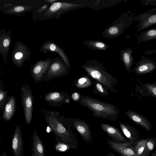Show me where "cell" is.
<instances>
[{"label": "cell", "mask_w": 156, "mask_h": 156, "mask_svg": "<svg viewBox=\"0 0 156 156\" xmlns=\"http://www.w3.org/2000/svg\"><path fill=\"white\" fill-rule=\"evenodd\" d=\"M152 156H156V154L155 153L154 154H153V155Z\"/></svg>", "instance_id": "40"}, {"label": "cell", "mask_w": 156, "mask_h": 156, "mask_svg": "<svg viewBox=\"0 0 156 156\" xmlns=\"http://www.w3.org/2000/svg\"><path fill=\"white\" fill-rule=\"evenodd\" d=\"M110 156H115L113 154H112V155H110Z\"/></svg>", "instance_id": "41"}, {"label": "cell", "mask_w": 156, "mask_h": 156, "mask_svg": "<svg viewBox=\"0 0 156 156\" xmlns=\"http://www.w3.org/2000/svg\"><path fill=\"white\" fill-rule=\"evenodd\" d=\"M45 121L51 128L55 137V140L68 145L71 149H78V143L76 135L71 128L65 125L59 113L55 111H46L43 109Z\"/></svg>", "instance_id": "1"}, {"label": "cell", "mask_w": 156, "mask_h": 156, "mask_svg": "<svg viewBox=\"0 0 156 156\" xmlns=\"http://www.w3.org/2000/svg\"><path fill=\"white\" fill-rule=\"evenodd\" d=\"M120 128L129 142L134 143L139 140V131L133 126L119 122Z\"/></svg>", "instance_id": "20"}, {"label": "cell", "mask_w": 156, "mask_h": 156, "mask_svg": "<svg viewBox=\"0 0 156 156\" xmlns=\"http://www.w3.org/2000/svg\"><path fill=\"white\" fill-rule=\"evenodd\" d=\"M144 5H150L156 6V0H142Z\"/></svg>", "instance_id": "30"}, {"label": "cell", "mask_w": 156, "mask_h": 156, "mask_svg": "<svg viewBox=\"0 0 156 156\" xmlns=\"http://www.w3.org/2000/svg\"><path fill=\"white\" fill-rule=\"evenodd\" d=\"M147 140L143 139L134 143L136 156H149L151 151L147 147Z\"/></svg>", "instance_id": "22"}, {"label": "cell", "mask_w": 156, "mask_h": 156, "mask_svg": "<svg viewBox=\"0 0 156 156\" xmlns=\"http://www.w3.org/2000/svg\"><path fill=\"white\" fill-rule=\"evenodd\" d=\"M100 126L103 130L114 140V141L122 143L129 142L116 127L103 123L100 124Z\"/></svg>", "instance_id": "18"}, {"label": "cell", "mask_w": 156, "mask_h": 156, "mask_svg": "<svg viewBox=\"0 0 156 156\" xmlns=\"http://www.w3.org/2000/svg\"><path fill=\"white\" fill-rule=\"evenodd\" d=\"M139 84H136L135 92L141 96L156 98V82L150 83H143L139 79L137 78Z\"/></svg>", "instance_id": "16"}, {"label": "cell", "mask_w": 156, "mask_h": 156, "mask_svg": "<svg viewBox=\"0 0 156 156\" xmlns=\"http://www.w3.org/2000/svg\"><path fill=\"white\" fill-rule=\"evenodd\" d=\"M31 150L34 156H45V149L43 142L36 130L34 131L32 138Z\"/></svg>", "instance_id": "19"}, {"label": "cell", "mask_w": 156, "mask_h": 156, "mask_svg": "<svg viewBox=\"0 0 156 156\" xmlns=\"http://www.w3.org/2000/svg\"><path fill=\"white\" fill-rule=\"evenodd\" d=\"M61 117L65 125L75 129L86 143H88L91 141V132L87 123L78 118H65L63 115H61Z\"/></svg>", "instance_id": "6"}, {"label": "cell", "mask_w": 156, "mask_h": 156, "mask_svg": "<svg viewBox=\"0 0 156 156\" xmlns=\"http://www.w3.org/2000/svg\"><path fill=\"white\" fill-rule=\"evenodd\" d=\"M32 156H34V155L33 154H32Z\"/></svg>", "instance_id": "42"}, {"label": "cell", "mask_w": 156, "mask_h": 156, "mask_svg": "<svg viewBox=\"0 0 156 156\" xmlns=\"http://www.w3.org/2000/svg\"><path fill=\"white\" fill-rule=\"evenodd\" d=\"M120 59L123 62L126 70L128 73L133 72L131 66L133 63L134 60L132 54L133 51L132 48L128 47L119 51Z\"/></svg>", "instance_id": "21"}, {"label": "cell", "mask_w": 156, "mask_h": 156, "mask_svg": "<svg viewBox=\"0 0 156 156\" xmlns=\"http://www.w3.org/2000/svg\"><path fill=\"white\" fill-rule=\"evenodd\" d=\"M80 67L83 68L91 78L101 84L108 90L112 93L118 91L113 87L117 79L107 71L106 67L95 59L87 61Z\"/></svg>", "instance_id": "3"}, {"label": "cell", "mask_w": 156, "mask_h": 156, "mask_svg": "<svg viewBox=\"0 0 156 156\" xmlns=\"http://www.w3.org/2000/svg\"><path fill=\"white\" fill-rule=\"evenodd\" d=\"M71 98L68 94L62 91L49 92L45 95L44 99L49 105L56 107L69 103Z\"/></svg>", "instance_id": "11"}, {"label": "cell", "mask_w": 156, "mask_h": 156, "mask_svg": "<svg viewBox=\"0 0 156 156\" xmlns=\"http://www.w3.org/2000/svg\"><path fill=\"white\" fill-rule=\"evenodd\" d=\"M135 16V13L128 10L105 28L101 35L105 38L110 39L119 36L132 23Z\"/></svg>", "instance_id": "5"}, {"label": "cell", "mask_w": 156, "mask_h": 156, "mask_svg": "<svg viewBox=\"0 0 156 156\" xmlns=\"http://www.w3.org/2000/svg\"><path fill=\"white\" fill-rule=\"evenodd\" d=\"M0 146H1V137L0 135Z\"/></svg>", "instance_id": "39"}, {"label": "cell", "mask_w": 156, "mask_h": 156, "mask_svg": "<svg viewBox=\"0 0 156 156\" xmlns=\"http://www.w3.org/2000/svg\"><path fill=\"white\" fill-rule=\"evenodd\" d=\"M24 9V7L21 6H18L15 7L14 10L16 12H20L23 11Z\"/></svg>", "instance_id": "34"}, {"label": "cell", "mask_w": 156, "mask_h": 156, "mask_svg": "<svg viewBox=\"0 0 156 156\" xmlns=\"http://www.w3.org/2000/svg\"><path fill=\"white\" fill-rule=\"evenodd\" d=\"M88 7L87 1H77L75 2H59L51 5L38 17L39 20H47L53 18L59 19L66 13L78 9Z\"/></svg>", "instance_id": "4"}, {"label": "cell", "mask_w": 156, "mask_h": 156, "mask_svg": "<svg viewBox=\"0 0 156 156\" xmlns=\"http://www.w3.org/2000/svg\"><path fill=\"white\" fill-rule=\"evenodd\" d=\"M140 59L135 63V66L132 69L135 74L137 75L151 73L156 69V62L153 59L141 56Z\"/></svg>", "instance_id": "10"}, {"label": "cell", "mask_w": 156, "mask_h": 156, "mask_svg": "<svg viewBox=\"0 0 156 156\" xmlns=\"http://www.w3.org/2000/svg\"><path fill=\"white\" fill-rule=\"evenodd\" d=\"M21 91L25 119L27 124H29L32 117L33 96L30 87L27 84H25L22 87Z\"/></svg>", "instance_id": "8"}, {"label": "cell", "mask_w": 156, "mask_h": 156, "mask_svg": "<svg viewBox=\"0 0 156 156\" xmlns=\"http://www.w3.org/2000/svg\"><path fill=\"white\" fill-rule=\"evenodd\" d=\"M0 156H7L5 152H3L2 154L0 155Z\"/></svg>", "instance_id": "38"}, {"label": "cell", "mask_w": 156, "mask_h": 156, "mask_svg": "<svg viewBox=\"0 0 156 156\" xmlns=\"http://www.w3.org/2000/svg\"><path fill=\"white\" fill-rule=\"evenodd\" d=\"M77 102L93 111L92 115L95 117L115 122L118 117L119 109L112 104L81 95Z\"/></svg>", "instance_id": "2"}, {"label": "cell", "mask_w": 156, "mask_h": 156, "mask_svg": "<svg viewBox=\"0 0 156 156\" xmlns=\"http://www.w3.org/2000/svg\"><path fill=\"white\" fill-rule=\"evenodd\" d=\"M40 51L44 53L48 51L56 52L60 56L68 68H70V61L66 53L62 48L56 43L51 41H46L42 44Z\"/></svg>", "instance_id": "14"}, {"label": "cell", "mask_w": 156, "mask_h": 156, "mask_svg": "<svg viewBox=\"0 0 156 156\" xmlns=\"http://www.w3.org/2000/svg\"><path fill=\"white\" fill-rule=\"evenodd\" d=\"M138 40L137 44L147 42L156 39V28H151L145 30L140 33L137 38Z\"/></svg>", "instance_id": "23"}, {"label": "cell", "mask_w": 156, "mask_h": 156, "mask_svg": "<svg viewBox=\"0 0 156 156\" xmlns=\"http://www.w3.org/2000/svg\"><path fill=\"white\" fill-rule=\"evenodd\" d=\"M50 5V4L45 2L44 5L39 7L37 11L38 17L43 13Z\"/></svg>", "instance_id": "28"}, {"label": "cell", "mask_w": 156, "mask_h": 156, "mask_svg": "<svg viewBox=\"0 0 156 156\" xmlns=\"http://www.w3.org/2000/svg\"><path fill=\"white\" fill-rule=\"evenodd\" d=\"M15 107V100L14 96L12 97L6 105L3 113V118L7 121L12 118L14 112Z\"/></svg>", "instance_id": "25"}, {"label": "cell", "mask_w": 156, "mask_h": 156, "mask_svg": "<svg viewBox=\"0 0 156 156\" xmlns=\"http://www.w3.org/2000/svg\"><path fill=\"white\" fill-rule=\"evenodd\" d=\"M12 148L15 156H24L23 143L20 126H16L12 141Z\"/></svg>", "instance_id": "15"}, {"label": "cell", "mask_w": 156, "mask_h": 156, "mask_svg": "<svg viewBox=\"0 0 156 156\" xmlns=\"http://www.w3.org/2000/svg\"><path fill=\"white\" fill-rule=\"evenodd\" d=\"M156 50H150L145 51L144 53V54H147V55H150V54H153V53H156Z\"/></svg>", "instance_id": "36"}, {"label": "cell", "mask_w": 156, "mask_h": 156, "mask_svg": "<svg viewBox=\"0 0 156 156\" xmlns=\"http://www.w3.org/2000/svg\"><path fill=\"white\" fill-rule=\"evenodd\" d=\"M6 97V92L2 90H0V105L2 104L5 100Z\"/></svg>", "instance_id": "31"}, {"label": "cell", "mask_w": 156, "mask_h": 156, "mask_svg": "<svg viewBox=\"0 0 156 156\" xmlns=\"http://www.w3.org/2000/svg\"><path fill=\"white\" fill-rule=\"evenodd\" d=\"M23 56V53L20 52H17L15 55V58L16 59H21Z\"/></svg>", "instance_id": "33"}, {"label": "cell", "mask_w": 156, "mask_h": 156, "mask_svg": "<svg viewBox=\"0 0 156 156\" xmlns=\"http://www.w3.org/2000/svg\"><path fill=\"white\" fill-rule=\"evenodd\" d=\"M83 44L92 50L105 51L109 47L108 44L103 41L94 40L84 41Z\"/></svg>", "instance_id": "24"}, {"label": "cell", "mask_w": 156, "mask_h": 156, "mask_svg": "<svg viewBox=\"0 0 156 156\" xmlns=\"http://www.w3.org/2000/svg\"><path fill=\"white\" fill-rule=\"evenodd\" d=\"M51 60V57L45 60H41L33 65L31 69V75L36 82L42 81L43 77L49 68Z\"/></svg>", "instance_id": "12"}, {"label": "cell", "mask_w": 156, "mask_h": 156, "mask_svg": "<svg viewBox=\"0 0 156 156\" xmlns=\"http://www.w3.org/2000/svg\"><path fill=\"white\" fill-rule=\"evenodd\" d=\"M59 0H43V1L51 5L53 3L59 1Z\"/></svg>", "instance_id": "35"}, {"label": "cell", "mask_w": 156, "mask_h": 156, "mask_svg": "<svg viewBox=\"0 0 156 156\" xmlns=\"http://www.w3.org/2000/svg\"><path fill=\"white\" fill-rule=\"evenodd\" d=\"M126 115L135 123L138 124L149 131L152 128L151 122L144 115L130 110L126 111Z\"/></svg>", "instance_id": "17"}, {"label": "cell", "mask_w": 156, "mask_h": 156, "mask_svg": "<svg viewBox=\"0 0 156 156\" xmlns=\"http://www.w3.org/2000/svg\"><path fill=\"white\" fill-rule=\"evenodd\" d=\"M69 68L60 57L52 59L49 68L43 77L42 81L46 80L49 82L54 78L66 76L68 73Z\"/></svg>", "instance_id": "7"}, {"label": "cell", "mask_w": 156, "mask_h": 156, "mask_svg": "<svg viewBox=\"0 0 156 156\" xmlns=\"http://www.w3.org/2000/svg\"><path fill=\"white\" fill-rule=\"evenodd\" d=\"M93 82L88 76L80 77L75 83V85L78 88H83L90 87L93 85Z\"/></svg>", "instance_id": "26"}, {"label": "cell", "mask_w": 156, "mask_h": 156, "mask_svg": "<svg viewBox=\"0 0 156 156\" xmlns=\"http://www.w3.org/2000/svg\"><path fill=\"white\" fill-rule=\"evenodd\" d=\"M133 20L139 22L136 26V27H138L136 30L137 32H139L155 24L156 23V7L135 16Z\"/></svg>", "instance_id": "9"}, {"label": "cell", "mask_w": 156, "mask_h": 156, "mask_svg": "<svg viewBox=\"0 0 156 156\" xmlns=\"http://www.w3.org/2000/svg\"><path fill=\"white\" fill-rule=\"evenodd\" d=\"M156 143L155 139H148L147 145L148 148L150 151H151L154 148Z\"/></svg>", "instance_id": "29"}, {"label": "cell", "mask_w": 156, "mask_h": 156, "mask_svg": "<svg viewBox=\"0 0 156 156\" xmlns=\"http://www.w3.org/2000/svg\"><path fill=\"white\" fill-rule=\"evenodd\" d=\"M9 40L8 39H5L3 42V45L5 47H7L9 45Z\"/></svg>", "instance_id": "37"}, {"label": "cell", "mask_w": 156, "mask_h": 156, "mask_svg": "<svg viewBox=\"0 0 156 156\" xmlns=\"http://www.w3.org/2000/svg\"><path fill=\"white\" fill-rule=\"evenodd\" d=\"M80 95L77 92H75L72 94L71 98L75 101H77L80 99Z\"/></svg>", "instance_id": "32"}, {"label": "cell", "mask_w": 156, "mask_h": 156, "mask_svg": "<svg viewBox=\"0 0 156 156\" xmlns=\"http://www.w3.org/2000/svg\"><path fill=\"white\" fill-rule=\"evenodd\" d=\"M107 142L112 149L122 156H136L134 143L118 142L110 140Z\"/></svg>", "instance_id": "13"}, {"label": "cell", "mask_w": 156, "mask_h": 156, "mask_svg": "<svg viewBox=\"0 0 156 156\" xmlns=\"http://www.w3.org/2000/svg\"><path fill=\"white\" fill-rule=\"evenodd\" d=\"M94 86V94H98L101 95V97L108 96L109 93L107 90L100 83L95 81L93 82Z\"/></svg>", "instance_id": "27"}]
</instances>
